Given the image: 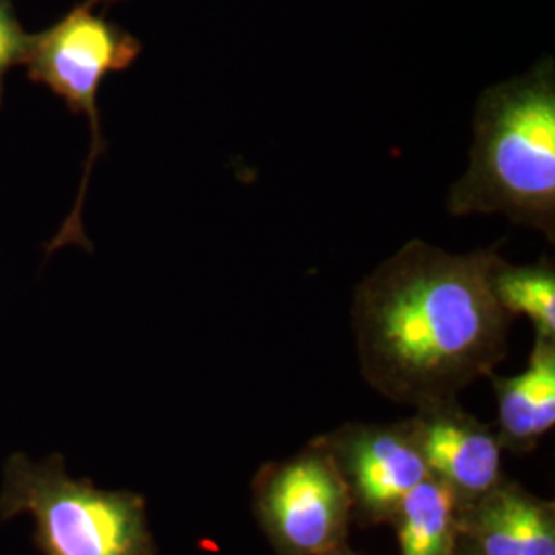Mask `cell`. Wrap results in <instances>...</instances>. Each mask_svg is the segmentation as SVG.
Listing matches in <instances>:
<instances>
[{
    "label": "cell",
    "instance_id": "5b68a950",
    "mask_svg": "<svg viewBox=\"0 0 555 555\" xmlns=\"http://www.w3.org/2000/svg\"><path fill=\"white\" fill-rule=\"evenodd\" d=\"M251 511L276 555H325L348 543L352 498L332 455L309 440L251 481Z\"/></svg>",
    "mask_w": 555,
    "mask_h": 555
},
{
    "label": "cell",
    "instance_id": "ba28073f",
    "mask_svg": "<svg viewBox=\"0 0 555 555\" xmlns=\"http://www.w3.org/2000/svg\"><path fill=\"white\" fill-rule=\"evenodd\" d=\"M459 543L477 555H555V504L504 477L461 506Z\"/></svg>",
    "mask_w": 555,
    "mask_h": 555
},
{
    "label": "cell",
    "instance_id": "8fae6325",
    "mask_svg": "<svg viewBox=\"0 0 555 555\" xmlns=\"http://www.w3.org/2000/svg\"><path fill=\"white\" fill-rule=\"evenodd\" d=\"M490 282L500 307L511 318H527L535 327V337L555 339L554 259L513 266L500 258Z\"/></svg>",
    "mask_w": 555,
    "mask_h": 555
},
{
    "label": "cell",
    "instance_id": "9c48e42d",
    "mask_svg": "<svg viewBox=\"0 0 555 555\" xmlns=\"http://www.w3.org/2000/svg\"><path fill=\"white\" fill-rule=\"evenodd\" d=\"M496 430L504 451L529 455L555 426V339L535 337L527 366L513 377L490 375Z\"/></svg>",
    "mask_w": 555,
    "mask_h": 555
},
{
    "label": "cell",
    "instance_id": "4fadbf2b",
    "mask_svg": "<svg viewBox=\"0 0 555 555\" xmlns=\"http://www.w3.org/2000/svg\"><path fill=\"white\" fill-rule=\"evenodd\" d=\"M116 2H121V0H85V4H87V7H91V9H98V7H109V4H116Z\"/></svg>",
    "mask_w": 555,
    "mask_h": 555
},
{
    "label": "cell",
    "instance_id": "30bf717a",
    "mask_svg": "<svg viewBox=\"0 0 555 555\" xmlns=\"http://www.w3.org/2000/svg\"><path fill=\"white\" fill-rule=\"evenodd\" d=\"M461 506V500L435 477L417 483L389 520L399 555H456Z\"/></svg>",
    "mask_w": 555,
    "mask_h": 555
},
{
    "label": "cell",
    "instance_id": "52a82bcc",
    "mask_svg": "<svg viewBox=\"0 0 555 555\" xmlns=\"http://www.w3.org/2000/svg\"><path fill=\"white\" fill-rule=\"evenodd\" d=\"M430 477L444 483L461 504L494 490L504 479V447L494 426L483 424L459 399L417 405L405 417Z\"/></svg>",
    "mask_w": 555,
    "mask_h": 555
},
{
    "label": "cell",
    "instance_id": "277c9868",
    "mask_svg": "<svg viewBox=\"0 0 555 555\" xmlns=\"http://www.w3.org/2000/svg\"><path fill=\"white\" fill-rule=\"evenodd\" d=\"M140 52L142 43L137 36L119 27L118 23L98 15L95 9L87 7L85 2L50 29L31 36L23 60L29 79L46 85L66 101L70 109L87 116L93 134L85 178L80 183V196L70 219L64 222L56 241L59 245L68 241H85L80 227V204L85 199L91 167L103 153L98 107L101 82L112 73L130 68L139 60Z\"/></svg>",
    "mask_w": 555,
    "mask_h": 555
},
{
    "label": "cell",
    "instance_id": "9a60e30c",
    "mask_svg": "<svg viewBox=\"0 0 555 555\" xmlns=\"http://www.w3.org/2000/svg\"><path fill=\"white\" fill-rule=\"evenodd\" d=\"M456 555H477L476 552H472V550H467V547H463L461 543H459V552Z\"/></svg>",
    "mask_w": 555,
    "mask_h": 555
},
{
    "label": "cell",
    "instance_id": "8992f818",
    "mask_svg": "<svg viewBox=\"0 0 555 555\" xmlns=\"http://www.w3.org/2000/svg\"><path fill=\"white\" fill-rule=\"evenodd\" d=\"M315 440L346 481L358 527L389 525L401 500L430 477L405 417L346 422Z\"/></svg>",
    "mask_w": 555,
    "mask_h": 555
},
{
    "label": "cell",
    "instance_id": "3957f363",
    "mask_svg": "<svg viewBox=\"0 0 555 555\" xmlns=\"http://www.w3.org/2000/svg\"><path fill=\"white\" fill-rule=\"evenodd\" d=\"M29 516L43 555H157L146 500L75 477L60 455L13 453L0 476V520Z\"/></svg>",
    "mask_w": 555,
    "mask_h": 555
},
{
    "label": "cell",
    "instance_id": "7a4b0ae2",
    "mask_svg": "<svg viewBox=\"0 0 555 555\" xmlns=\"http://www.w3.org/2000/svg\"><path fill=\"white\" fill-rule=\"evenodd\" d=\"M453 217L504 215L555 243V62L543 56L479 93L469 165L447 196Z\"/></svg>",
    "mask_w": 555,
    "mask_h": 555
},
{
    "label": "cell",
    "instance_id": "6da1fadb",
    "mask_svg": "<svg viewBox=\"0 0 555 555\" xmlns=\"http://www.w3.org/2000/svg\"><path fill=\"white\" fill-rule=\"evenodd\" d=\"M498 245L449 254L412 238L352 295L364 380L396 403L455 399L508 354L513 318L492 293Z\"/></svg>",
    "mask_w": 555,
    "mask_h": 555
},
{
    "label": "cell",
    "instance_id": "7c38bea8",
    "mask_svg": "<svg viewBox=\"0 0 555 555\" xmlns=\"http://www.w3.org/2000/svg\"><path fill=\"white\" fill-rule=\"evenodd\" d=\"M31 36L21 27L11 0H0V105L7 73L23 64Z\"/></svg>",
    "mask_w": 555,
    "mask_h": 555
},
{
    "label": "cell",
    "instance_id": "5bb4252c",
    "mask_svg": "<svg viewBox=\"0 0 555 555\" xmlns=\"http://www.w3.org/2000/svg\"><path fill=\"white\" fill-rule=\"evenodd\" d=\"M325 555H362V554H358V552H354V550H352V547H350V545H348V543H346V545H341V547H337V550H334V552H330V554H325Z\"/></svg>",
    "mask_w": 555,
    "mask_h": 555
}]
</instances>
